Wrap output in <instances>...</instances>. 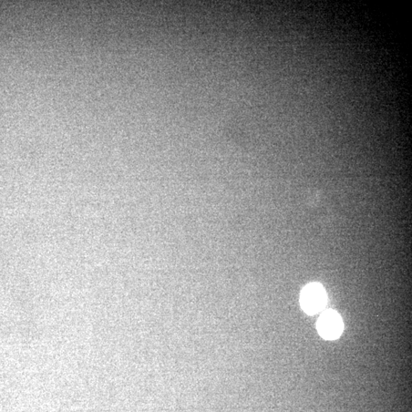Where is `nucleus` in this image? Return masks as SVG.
Masks as SVG:
<instances>
[{
	"label": "nucleus",
	"mask_w": 412,
	"mask_h": 412,
	"mask_svg": "<svg viewBox=\"0 0 412 412\" xmlns=\"http://www.w3.org/2000/svg\"><path fill=\"white\" fill-rule=\"evenodd\" d=\"M326 302V293L321 284L310 283L303 288L300 296V304L308 315H315L322 310Z\"/></svg>",
	"instance_id": "1"
},
{
	"label": "nucleus",
	"mask_w": 412,
	"mask_h": 412,
	"mask_svg": "<svg viewBox=\"0 0 412 412\" xmlns=\"http://www.w3.org/2000/svg\"><path fill=\"white\" fill-rule=\"evenodd\" d=\"M317 327L323 338L335 340L342 335L344 325L341 316L333 310H328L319 318Z\"/></svg>",
	"instance_id": "2"
}]
</instances>
